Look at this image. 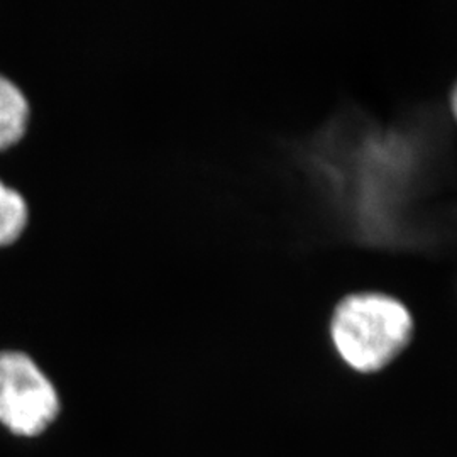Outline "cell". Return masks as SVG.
<instances>
[{
	"instance_id": "1",
	"label": "cell",
	"mask_w": 457,
	"mask_h": 457,
	"mask_svg": "<svg viewBox=\"0 0 457 457\" xmlns=\"http://www.w3.org/2000/svg\"><path fill=\"white\" fill-rule=\"evenodd\" d=\"M328 339L347 368L375 375L398 360L415 339V320L409 307L392 295L353 292L332 307Z\"/></svg>"
},
{
	"instance_id": "2",
	"label": "cell",
	"mask_w": 457,
	"mask_h": 457,
	"mask_svg": "<svg viewBox=\"0 0 457 457\" xmlns=\"http://www.w3.org/2000/svg\"><path fill=\"white\" fill-rule=\"evenodd\" d=\"M60 413V398L48 376L28 354L0 353V424L33 437Z\"/></svg>"
},
{
	"instance_id": "3",
	"label": "cell",
	"mask_w": 457,
	"mask_h": 457,
	"mask_svg": "<svg viewBox=\"0 0 457 457\" xmlns=\"http://www.w3.org/2000/svg\"><path fill=\"white\" fill-rule=\"evenodd\" d=\"M29 104L16 83L0 75V147L17 141L26 129Z\"/></svg>"
},
{
	"instance_id": "4",
	"label": "cell",
	"mask_w": 457,
	"mask_h": 457,
	"mask_svg": "<svg viewBox=\"0 0 457 457\" xmlns=\"http://www.w3.org/2000/svg\"><path fill=\"white\" fill-rule=\"evenodd\" d=\"M28 220V207L22 195L0 181V245L14 241Z\"/></svg>"
},
{
	"instance_id": "5",
	"label": "cell",
	"mask_w": 457,
	"mask_h": 457,
	"mask_svg": "<svg viewBox=\"0 0 457 457\" xmlns=\"http://www.w3.org/2000/svg\"><path fill=\"white\" fill-rule=\"evenodd\" d=\"M447 109L453 115V122L457 126V77L453 82L449 94H447Z\"/></svg>"
}]
</instances>
